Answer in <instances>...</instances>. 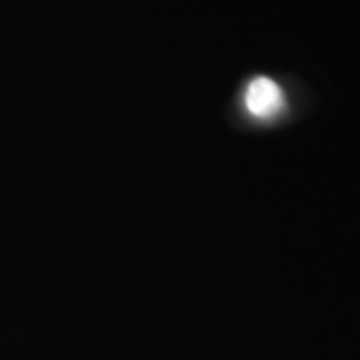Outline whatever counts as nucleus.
<instances>
[{
    "mask_svg": "<svg viewBox=\"0 0 360 360\" xmlns=\"http://www.w3.org/2000/svg\"><path fill=\"white\" fill-rule=\"evenodd\" d=\"M245 109L255 119L269 120L277 117L285 107V96L282 89L269 77H255L247 85Z\"/></svg>",
    "mask_w": 360,
    "mask_h": 360,
    "instance_id": "1",
    "label": "nucleus"
}]
</instances>
